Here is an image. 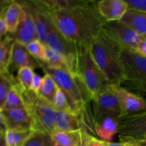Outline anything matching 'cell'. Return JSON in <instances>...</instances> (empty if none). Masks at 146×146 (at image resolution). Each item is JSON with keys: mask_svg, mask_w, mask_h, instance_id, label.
Here are the masks:
<instances>
[{"mask_svg": "<svg viewBox=\"0 0 146 146\" xmlns=\"http://www.w3.org/2000/svg\"><path fill=\"white\" fill-rule=\"evenodd\" d=\"M96 2L88 1L68 9L50 11L51 18L66 38L79 46L89 48L107 22L100 14Z\"/></svg>", "mask_w": 146, "mask_h": 146, "instance_id": "obj_1", "label": "cell"}, {"mask_svg": "<svg viewBox=\"0 0 146 146\" xmlns=\"http://www.w3.org/2000/svg\"><path fill=\"white\" fill-rule=\"evenodd\" d=\"M93 59L111 84L121 85L125 81V74L121 59V46L101 31L89 47Z\"/></svg>", "mask_w": 146, "mask_h": 146, "instance_id": "obj_2", "label": "cell"}, {"mask_svg": "<svg viewBox=\"0 0 146 146\" xmlns=\"http://www.w3.org/2000/svg\"><path fill=\"white\" fill-rule=\"evenodd\" d=\"M38 62L40 68L44 73L50 74L57 86L64 93L73 112H87L88 105L92 101V96L80 77L66 70L50 68L44 61Z\"/></svg>", "mask_w": 146, "mask_h": 146, "instance_id": "obj_3", "label": "cell"}, {"mask_svg": "<svg viewBox=\"0 0 146 146\" xmlns=\"http://www.w3.org/2000/svg\"><path fill=\"white\" fill-rule=\"evenodd\" d=\"M17 88L24 106L31 117L32 131L35 133L48 135L55 132L56 131V109L52 104L31 90H24L19 83L17 84Z\"/></svg>", "mask_w": 146, "mask_h": 146, "instance_id": "obj_4", "label": "cell"}, {"mask_svg": "<svg viewBox=\"0 0 146 146\" xmlns=\"http://www.w3.org/2000/svg\"><path fill=\"white\" fill-rule=\"evenodd\" d=\"M76 74L85 84L92 99L112 85L93 59L88 48H80L77 56Z\"/></svg>", "mask_w": 146, "mask_h": 146, "instance_id": "obj_5", "label": "cell"}, {"mask_svg": "<svg viewBox=\"0 0 146 146\" xmlns=\"http://www.w3.org/2000/svg\"><path fill=\"white\" fill-rule=\"evenodd\" d=\"M121 59L125 74L124 84L146 94V57L135 51L123 49Z\"/></svg>", "mask_w": 146, "mask_h": 146, "instance_id": "obj_6", "label": "cell"}, {"mask_svg": "<svg viewBox=\"0 0 146 146\" xmlns=\"http://www.w3.org/2000/svg\"><path fill=\"white\" fill-rule=\"evenodd\" d=\"M113 85L92 99V117L94 125L108 117L121 118V106Z\"/></svg>", "mask_w": 146, "mask_h": 146, "instance_id": "obj_7", "label": "cell"}, {"mask_svg": "<svg viewBox=\"0 0 146 146\" xmlns=\"http://www.w3.org/2000/svg\"><path fill=\"white\" fill-rule=\"evenodd\" d=\"M103 31L119 44L123 49L133 51H135L137 46L143 38V36L121 21L106 22Z\"/></svg>", "mask_w": 146, "mask_h": 146, "instance_id": "obj_8", "label": "cell"}, {"mask_svg": "<svg viewBox=\"0 0 146 146\" xmlns=\"http://www.w3.org/2000/svg\"><path fill=\"white\" fill-rule=\"evenodd\" d=\"M46 46L65 57L76 71L77 56L81 46L66 38L56 27L53 19L50 24Z\"/></svg>", "mask_w": 146, "mask_h": 146, "instance_id": "obj_9", "label": "cell"}, {"mask_svg": "<svg viewBox=\"0 0 146 146\" xmlns=\"http://www.w3.org/2000/svg\"><path fill=\"white\" fill-rule=\"evenodd\" d=\"M118 137L121 142L146 138V111L121 118Z\"/></svg>", "mask_w": 146, "mask_h": 146, "instance_id": "obj_10", "label": "cell"}, {"mask_svg": "<svg viewBox=\"0 0 146 146\" xmlns=\"http://www.w3.org/2000/svg\"><path fill=\"white\" fill-rule=\"evenodd\" d=\"M56 131H71L84 129L95 133L94 123L89 121L88 113H75L71 111H56ZM96 134V133H95Z\"/></svg>", "mask_w": 146, "mask_h": 146, "instance_id": "obj_11", "label": "cell"}, {"mask_svg": "<svg viewBox=\"0 0 146 146\" xmlns=\"http://www.w3.org/2000/svg\"><path fill=\"white\" fill-rule=\"evenodd\" d=\"M121 109V118L146 111V98L128 91L121 85H113Z\"/></svg>", "mask_w": 146, "mask_h": 146, "instance_id": "obj_12", "label": "cell"}, {"mask_svg": "<svg viewBox=\"0 0 146 146\" xmlns=\"http://www.w3.org/2000/svg\"><path fill=\"white\" fill-rule=\"evenodd\" d=\"M19 1L22 6L21 19L15 32L9 35L14 41L27 46L31 41L37 39L36 29L32 14L26 1Z\"/></svg>", "mask_w": 146, "mask_h": 146, "instance_id": "obj_13", "label": "cell"}, {"mask_svg": "<svg viewBox=\"0 0 146 146\" xmlns=\"http://www.w3.org/2000/svg\"><path fill=\"white\" fill-rule=\"evenodd\" d=\"M26 3L30 9L37 32V39L45 44L52 18L51 12L41 0H29Z\"/></svg>", "mask_w": 146, "mask_h": 146, "instance_id": "obj_14", "label": "cell"}, {"mask_svg": "<svg viewBox=\"0 0 146 146\" xmlns=\"http://www.w3.org/2000/svg\"><path fill=\"white\" fill-rule=\"evenodd\" d=\"M7 127L14 131H32V121L25 106L0 111Z\"/></svg>", "mask_w": 146, "mask_h": 146, "instance_id": "obj_15", "label": "cell"}, {"mask_svg": "<svg viewBox=\"0 0 146 146\" xmlns=\"http://www.w3.org/2000/svg\"><path fill=\"white\" fill-rule=\"evenodd\" d=\"M96 6L100 14L107 22L121 21L128 9L125 0H101L97 1Z\"/></svg>", "mask_w": 146, "mask_h": 146, "instance_id": "obj_16", "label": "cell"}, {"mask_svg": "<svg viewBox=\"0 0 146 146\" xmlns=\"http://www.w3.org/2000/svg\"><path fill=\"white\" fill-rule=\"evenodd\" d=\"M31 68L32 69L40 68L39 62L27 50V46L14 41L12 57L10 64V72L17 71L22 68Z\"/></svg>", "mask_w": 146, "mask_h": 146, "instance_id": "obj_17", "label": "cell"}, {"mask_svg": "<svg viewBox=\"0 0 146 146\" xmlns=\"http://www.w3.org/2000/svg\"><path fill=\"white\" fill-rule=\"evenodd\" d=\"M92 134L84 129L71 131H56L51 135L56 143L61 146H86Z\"/></svg>", "mask_w": 146, "mask_h": 146, "instance_id": "obj_18", "label": "cell"}, {"mask_svg": "<svg viewBox=\"0 0 146 146\" xmlns=\"http://www.w3.org/2000/svg\"><path fill=\"white\" fill-rule=\"evenodd\" d=\"M0 12H3L8 26L9 34H14L18 27L22 14V6L19 1H3Z\"/></svg>", "mask_w": 146, "mask_h": 146, "instance_id": "obj_19", "label": "cell"}, {"mask_svg": "<svg viewBox=\"0 0 146 146\" xmlns=\"http://www.w3.org/2000/svg\"><path fill=\"white\" fill-rule=\"evenodd\" d=\"M120 128V118L108 117L99 123L94 125L96 135L106 142H111Z\"/></svg>", "mask_w": 146, "mask_h": 146, "instance_id": "obj_20", "label": "cell"}, {"mask_svg": "<svg viewBox=\"0 0 146 146\" xmlns=\"http://www.w3.org/2000/svg\"><path fill=\"white\" fill-rule=\"evenodd\" d=\"M121 21L143 36L146 35V13L128 9Z\"/></svg>", "mask_w": 146, "mask_h": 146, "instance_id": "obj_21", "label": "cell"}, {"mask_svg": "<svg viewBox=\"0 0 146 146\" xmlns=\"http://www.w3.org/2000/svg\"><path fill=\"white\" fill-rule=\"evenodd\" d=\"M14 41L9 35L1 40L0 43V73L10 72Z\"/></svg>", "mask_w": 146, "mask_h": 146, "instance_id": "obj_22", "label": "cell"}, {"mask_svg": "<svg viewBox=\"0 0 146 146\" xmlns=\"http://www.w3.org/2000/svg\"><path fill=\"white\" fill-rule=\"evenodd\" d=\"M46 61L44 62L48 67L51 68L66 70L73 74H76L73 66L65 57L56 52L47 46H46Z\"/></svg>", "mask_w": 146, "mask_h": 146, "instance_id": "obj_23", "label": "cell"}, {"mask_svg": "<svg viewBox=\"0 0 146 146\" xmlns=\"http://www.w3.org/2000/svg\"><path fill=\"white\" fill-rule=\"evenodd\" d=\"M34 134L33 131H14L8 129L4 134V141L7 146H25Z\"/></svg>", "mask_w": 146, "mask_h": 146, "instance_id": "obj_24", "label": "cell"}, {"mask_svg": "<svg viewBox=\"0 0 146 146\" xmlns=\"http://www.w3.org/2000/svg\"><path fill=\"white\" fill-rule=\"evenodd\" d=\"M51 12L62 11L86 4V0H41Z\"/></svg>", "mask_w": 146, "mask_h": 146, "instance_id": "obj_25", "label": "cell"}, {"mask_svg": "<svg viewBox=\"0 0 146 146\" xmlns=\"http://www.w3.org/2000/svg\"><path fill=\"white\" fill-rule=\"evenodd\" d=\"M19 81L11 72L0 73V109L2 108L10 90Z\"/></svg>", "mask_w": 146, "mask_h": 146, "instance_id": "obj_26", "label": "cell"}, {"mask_svg": "<svg viewBox=\"0 0 146 146\" xmlns=\"http://www.w3.org/2000/svg\"><path fill=\"white\" fill-rule=\"evenodd\" d=\"M58 86L53 77L50 74L44 73V76L43 77V84L38 94L44 99L52 104Z\"/></svg>", "mask_w": 146, "mask_h": 146, "instance_id": "obj_27", "label": "cell"}, {"mask_svg": "<svg viewBox=\"0 0 146 146\" xmlns=\"http://www.w3.org/2000/svg\"><path fill=\"white\" fill-rule=\"evenodd\" d=\"M17 84H16L13 86V88L10 90L7 98H6L4 106H3L2 108L0 109V111H2V110L4 109H11V108L24 106L21 96L20 94L18 88H17Z\"/></svg>", "mask_w": 146, "mask_h": 146, "instance_id": "obj_28", "label": "cell"}, {"mask_svg": "<svg viewBox=\"0 0 146 146\" xmlns=\"http://www.w3.org/2000/svg\"><path fill=\"white\" fill-rule=\"evenodd\" d=\"M29 52L38 61H46V45L38 39H35L27 46Z\"/></svg>", "mask_w": 146, "mask_h": 146, "instance_id": "obj_29", "label": "cell"}, {"mask_svg": "<svg viewBox=\"0 0 146 146\" xmlns=\"http://www.w3.org/2000/svg\"><path fill=\"white\" fill-rule=\"evenodd\" d=\"M34 69L28 67L22 68L17 72V80L24 90H31V82L34 76Z\"/></svg>", "mask_w": 146, "mask_h": 146, "instance_id": "obj_30", "label": "cell"}, {"mask_svg": "<svg viewBox=\"0 0 146 146\" xmlns=\"http://www.w3.org/2000/svg\"><path fill=\"white\" fill-rule=\"evenodd\" d=\"M52 105L54 106L56 111H71V112H73L71 106L68 104L66 96L58 87L55 94V96L54 98V100H53Z\"/></svg>", "mask_w": 146, "mask_h": 146, "instance_id": "obj_31", "label": "cell"}, {"mask_svg": "<svg viewBox=\"0 0 146 146\" xmlns=\"http://www.w3.org/2000/svg\"><path fill=\"white\" fill-rule=\"evenodd\" d=\"M52 141L51 135L45 133H35L25 146H49Z\"/></svg>", "mask_w": 146, "mask_h": 146, "instance_id": "obj_32", "label": "cell"}, {"mask_svg": "<svg viewBox=\"0 0 146 146\" xmlns=\"http://www.w3.org/2000/svg\"><path fill=\"white\" fill-rule=\"evenodd\" d=\"M128 9L146 13V0H127Z\"/></svg>", "mask_w": 146, "mask_h": 146, "instance_id": "obj_33", "label": "cell"}, {"mask_svg": "<svg viewBox=\"0 0 146 146\" xmlns=\"http://www.w3.org/2000/svg\"><path fill=\"white\" fill-rule=\"evenodd\" d=\"M43 84V77L38 75L36 73H34V76H33L32 82H31V90L34 92L38 94L40 89L41 88V86Z\"/></svg>", "mask_w": 146, "mask_h": 146, "instance_id": "obj_34", "label": "cell"}, {"mask_svg": "<svg viewBox=\"0 0 146 146\" xmlns=\"http://www.w3.org/2000/svg\"><path fill=\"white\" fill-rule=\"evenodd\" d=\"M8 34V26H7V21H6L5 17H4V13L0 12V36H1V40L7 36Z\"/></svg>", "mask_w": 146, "mask_h": 146, "instance_id": "obj_35", "label": "cell"}, {"mask_svg": "<svg viewBox=\"0 0 146 146\" xmlns=\"http://www.w3.org/2000/svg\"><path fill=\"white\" fill-rule=\"evenodd\" d=\"M135 51L139 54L140 55L146 57V38H144L143 36L142 40L140 41V43L137 46Z\"/></svg>", "mask_w": 146, "mask_h": 146, "instance_id": "obj_36", "label": "cell"}, {"mask_svg": "<svg viewBox=\"0 0 146 146\" xmlns=\"http://www.w3.org/2000/svg\"><path fill=\"white\" fill-rule=\"evenodd\" d=\"M86 146H108V144L106 141L98 139L95 136L92 135Z\"/></svg>", "mask_w": 146, "mask_h": 146, "instance_id": "obj_37", "label": "cell"}, {"mask_svg": "<svg viewBox=\"0 0 146 146\" xmlns=\"http://www.w3.org/2000/svg\"><path fill=\"white\" fill-rule=\"evenodd\" d=\"M123 143H126L132 146H146V138L142 140H128L123 141Z\"/></svg>", "mask_w": 146, "mask_h": 146, "instance_id": "obj_38", "label": "cell"}, {"mask_svg": "<svg viewBox=\"0 0 146 146\" xmlns=\"http://www.w3.org/2000/svg\"><path fill=\"white\" fill-rule=\"evenodd\" d=\"M107 144H108V146H132L129 145L128 143H113V142H107Z\"/></svg>", "mask_w": 146, "mask_h": 146, "instance_id": "obj_39", "label": "cell"}, {"mask_svg": "<svg viewBox=\"0 0 146 146\" xmlns=\"http://www.w3.org/2000/svg\"><path fill=\"white\" fill-rule=\"evenodd\" d=\"M0 146H7L5 144V141H4V136L1 134H0Z\"/></svg>", "mask_w": 146, "mask_h": 146, "instance_id": "obj_40", "label": "cell"}, {"mask_svg": "<svg viewBox=\"0 0 146 146\" xmlns=\"http://www.w3.org/2000/svg\"><path fill=\"white\" fill-rule=\"evenodd\" d=\"M49 146H61V145H58V144L54 142V141L52 140V141H51V143H50Z\"/></svg>", "mask_w": 146, "mask_h": 146, "instance_id": "obj_41", "label": "cell"}, {"mask_svg": "<svg viewBox=\"0 0 146 146\" xmlns=\"http://www.w3.org/2000/svg\"><path fill=\"white\" fill-rule=\"evenodd\" d=\"M143 37H144V38H146V35H145V36H143Z\"/></svg>", "mask_w": 146, "mask_h": 146, "instance_id": "obj_42", "label": "cell"}]
</instances>
